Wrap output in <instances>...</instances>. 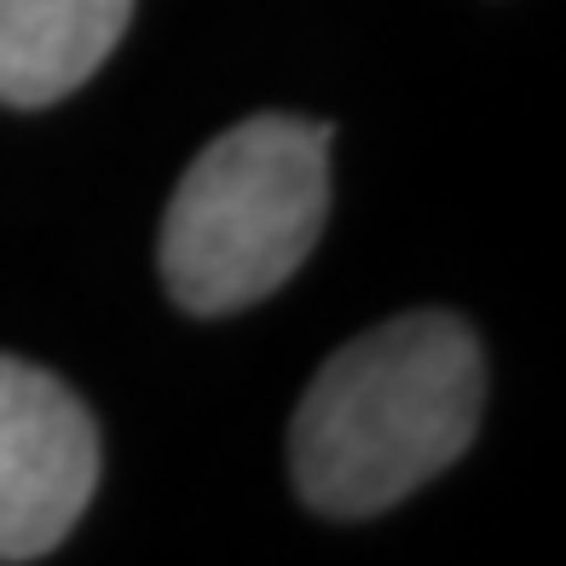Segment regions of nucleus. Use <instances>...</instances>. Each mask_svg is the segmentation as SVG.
<instances>
[{
    "instance_id": "obj_2",
    "label": "nucleus",
    "mask_w": 566,
    "mask_h": 566,
    "mask_svg": "<svg viewBox=\"0 0 566 566\" xmlns=\"http://www.w3.org/2000/svg\"><path fill=\"white\" fill-rule=\"evenodd\" d=\"M329 122L249 116L186 168L157 249L186 313H243L295 277L329 214Z\"/></svg>"
},
{
    "instance_id": "obj_4",
    "label": "nucleus",
    "mask_w": 566,
    "mask_h": 566,
    "mask_svg": "<svg viewBox=\"0 0 566 566\" xmlns=\"http://www.w3.org/2000/svg\"><path fill=\"white\" fill-rule=\"evenodd\" d=\"M134 0H0V105L70 98L127 35Z\"/></svg>"
},
{
    "instance_id": "obj_1",
    "label": "nucleus",
    "mask_w": 566,
    "mask_h": 566,
    "mask_svg": "<svg viewBox=\"0 0 566 566\" xmlns=\"http://www.w3.org/2000/svg\"><path fill=\"white\" fill-rule=\"evenodd\" d=\"M485 410V353L457 313H399L313 376L290 469L306 509L365 521L469 451Z\"/></svg>"
},
{
    "instance_id": "obj_3",
    "label": "nucleus",
    "mask_w": 566,
    "mask_h": 566,
    "mask_svg": "<svg viewBox=\"0 0 566 566\" xmlns=\"http://www.w3.org/2000/svg\"><path fill=\"white\" fill-rule=\"evenodd\" d=\"M98 485V428L53 370L0 353V566L53 555Z\"/></svg>"
}]
</instances>
